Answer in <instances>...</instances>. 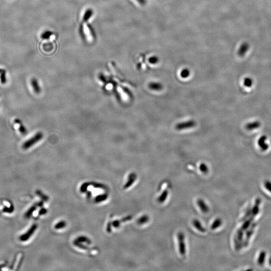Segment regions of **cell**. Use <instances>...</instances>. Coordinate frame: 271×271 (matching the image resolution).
<instances>
[{"label": "cell", "mask_w": 271, "mask_h": 271, "mask_svg": "<svg viewBox=\"0 0 271 271\" xmlns=\"http://www.w3.org/2000/svg\"><path fill=\"white\" fill-rule=\"evenodd\" d=\"M93 10L91 8H88L86 10L85 12L84 13V15L82 17V21L81 22V24L79 28V33L81 36V38L83 40H85V35L84 32V23H85L90 20V18L93 16Z\"/></svg>", "instance_id": "1"}, {"label": "cell", "mask_w": 271, "mask_h": 271, "mask_svg": "<svg viewBox=\"0 0 271 271\" xmlns=\"http://www.w3.org/2000/svg\"><path fill=\"white\" fill-rule=\"evenodd\" d=\"M43 137V134L42 132H38L33 137L27 141L22 145V148L24 150L28 149L31 147L35 145L37 142L41 140Z\"/></svg>", "instance_id": "2"}, {"label": "cell", "mask_w": 271, "mask_h": 271, "mask_svg": "<svg viewBox=\"0 0 271 271\" xmlns=\"http://www.w3.org/2000/svg\"><path fill=\"white\" fill-rule=\"evenodd\" d=\"M196 125V122L194 120H191L177 123L175 126V129L178 131H181L183 129H189L191 128H194Z\"/></svg>", "instance_id": "3"}, {"label": "cell", "mask_w": 271, "mask_h": 271, "mask_svg": "<svg viewBox=\"0 0 271 271\" xmlns=\"http://www.w3.org/2000/svg\"><path fill=\"white\" fill-rule=\"evenodd\" d=\"M178 245L179 251L182 256L186 254V245L184 242V236L182 233H179L178 234Z\"/></svg>", "instance_id": "4"}, {"label": "cell", "mask_w": 271, "mask_h": 271, "mask_svg": "<svg viewBox=\"0 0 271 271\" xmlns=\"http://www.w3.org/2000/svg\"><path fill=\"white\" fill-rule=\"evenodd\" d=\"M249 48V45L247 42H244L241 44L238 51V55L239 56H244L245 55Z\"/></svg>", "instance_id": "5"}, {"label": "cell", "mask_w": 271, "mask_h": 271, "mask_svg": "<svg viewBox=\"0 0 271 271\" xmlns=\"http://www.w3.org/2000/svg\"><path fill=\"white\" fill-rule=\"evenodd\" d=\"M150 89L155 91H160L163 88V85L160 82H152L149 84Z\"/></svg>", "instance_id": "6"}, {"label": "cell", "mask_w": 271, "mask_h": 271, "mask_svg": "<svg viewBox=\"0 0 271 271\" xmlns=\"http://www.w3.org/2000/svg\"><path fill=\"white\" fill-rule=\"evenodd\" d=\"M197 204L200 209V210H201V212L205 213L209 212V209L208 206L206 205V203L204 202V201L203 200L198 199L197 200Z\"/></svg>", "instance_id": "7"}, {"label": "cell", "mask_w": 271, "mask_h": 271, "mask_svg": "<svg viewBox=\"0 0 271 271\" xmlns=\"http://www.w3.org/2000/svg\"><path fill=\"white\" fill-rule=\"evenodd\" d=\"M31 84L35 93H39L41 92V88L39 87L37 79L35 78H33L31 81Z\"/></svg>", "instance_id": "8"}, {"label": "cell", "mask_w": 271, "mask_h": 271, "mask_svg": "<svg viewBox=\"0 0 271 271\" xmlns=\"http://www.w3.org/2000/svg\"><path fill=\"white\" fill-rule=\"evenodd\" d=\"M14 122L15 123H17V124H18L19 126V131H20V132L21 133L22 135H25L26 134H27V129H26V128L23 125V123H22V122L21 120H19V119H16L15 120H14Z\"/></svg>", "instance_id": "9"}, {"label": "cell", "mask_w": 271, "mask_h": 271, "mask_svg": "<svg viewBox=\"0 0 271 271\" xmlns=\"http://www.w3.org/2000/svg\"><path fill=\"white\" fill-rule=\"evenodd\" d=\"M37 227L36 225H34L33 227H31V229L29 230V231H28L27 233H26L25 235H24V236H22L21 237V240L22 241H25L26 240H27L28 239H29L30 237L31 236L32 234H33L34 232V230H35V229H36Z\"/></svg>", "instance_id": "10"}, {"label": "cell", "mask_w": 271, "mask_h": 271, "mask_svg": "<svg viewBox=\"0 0 271 271\" xmlns=\"http://www.w3.org/2000/svg\"><path fill=\"white\" fill-rule=\"evenodd\" d=\"M193 224L194 226L195 227V228L197 230H199V232H201V233H204V232H206V229L203 227L202 225L201 224V223L199 221H198V220H196V219H194L193 221Z\"/></svg>", "instance_id": "11"}, {"label": "cell", "mask_w": 271, "mask_h": 271, "mask_svg": "<svg viewBox=\"0 0 271 271\" xmlns=\"http://www.w3.org/2000/svg\"><path fill=\"white\" fill-rule=\"evenodd\" d=\"M222 224V221H221V219H220L219 218H216L215 220V221L213 222V224L212 225V227H211V229L212 230H215V229H217L218 227H219Z\"/></svg>", "instance_id": "12"}, {"label": "cell", "mask_w": 271, "mask_h": 271, "mask_svg": "<svg viewBox=\"0 0 271 271\" xmlns=\"http://www.w3.org/2000/svg\"><path fill=\"white\" fill-rule=\"evenodd\" d=\"M0 79L1 82L2 84H6L7 82L6 77V71L4 69H1L0 71Z\"/></svg>", "instance_id": "13"}, {"label": "cell", "mask_w": 271, "mask_h": 271, "mask_svg": "<svg viewBox=\"0 0 271 271\" xmlns=\"http://www.w3.org/2000/svg\"><path fill=\"white\" fill-rule=\"evenodd\" d=\"M190 75V70L187 69H183L180 72V76L183 78H188Z\"/></svg>", "instance_id": "14"}, {"label": "cell", "mask_w": 271, "mask_h": 271, "mask_svg": "<svg viewBox=\"0 0 271 271\" xmlns=\"http://www.w3.org/2000/svg\"><path fill=\"white\" fill-rule=\"evenodd\" d=\"M168 195V191L167 190L164 191V192L161 194L158 198V201L160 203H163L166 200Z\"/></svg>", "instance_id": "15"}, {"label": "cell", "mask_w": 271, "mask_h": 271, "mask_svg": "<svg viewBox=\"0 0 271 271\" xmlns=\"http://www.w3.org/2000/svg\"><path fill=\"white\" fill-rule=\"evenodd\" d=\"M199 169L201 172L204 173H207L209 171V168L204 163H201V164L200 165Z\"/></svg>", "instance_id": "16"}, {"label": "cell", "mask_w": 271, "mask_h": 271, "mask_svg": "<svg viewBox=\"0 0 271 271\" xmlns=\"http://www.w3.org/2000/svg\"><path fill=\"white\" fill-rule=\"evenodd\" d=\"M159 59L158 57L156 56H153L151 57H150L149 59V62L151 64H157V63H158L159 62Z\"/></svg>", "instance_id": "17"}, {"label": "cell", "mask_w": 271, "mask_h": 271, "mask_svg": "<svg viewBox=\"0 0 271 271\" xmlns=\"http://www.w3.org/2000/svg\"><path fill=\"white\" fill-rule=\"evenodd\" d=\"M52 33L49 31H47L44 32L42 34V35H41V37L43 39H48L50 38V37L52 35Z\"/></svg>", "instance_id": "18"}, {"label": "cell", "mask_w": 271, "mask_h": 271, "mask_svg": "<svg viewBox=\"0 0 271 271\" xmlns=\"http://www.w3.org/2000/svg\"><path fill=\"white\" fill-rule=\"evenodd\" d=\"M244 84L246 86V87H250L251 84V80L250 78H245V80H244Z\"/></svg>", "instance_id": "19"}, {"label": "cell", "mask_w": 271, "mask_h": 271, "mask_svg": "<svg viewBox=\"0 0 271 271\" xmlns=\"http://www.w3.org/2000/svg\"><path fill=\"white\" fill-rule=\"evenodd\" d=\"M87 27H88V30L90 31V34L93 37L95 38L96 35H95V31H94L93 28L92 27V26L90 24L87 25Z\"/></svg>", "instance_id": "20"}, {"label": "cell", "mask_w": 271, "mask_h": 271, "mask_svg": "<svg viewBox=\"0 0 271 271\" xmlns=\"http://www.w3.org/2000/svg\"><path fill=\"white\" fill-rule=\"evenodd\" d=\"M257 123H248V124L247 125L246 127H247V129H252L256 128V127H257Z\"/></svg>", "instance_id": "21"}, {"label": "cell", "mask_w": 271, "mask_h": 271, "mask_svg": "<svg viewBox=\"0 0 271 271\" xmlns=\"http://www.w3.org/2000/svg\"><path fill=\"white\" fill-rule=\"evenodd\" d=\"M138 3L142 6H144L147 4V0H136Z\"/></svg>", "instance_id": "22"}]
</instances>
